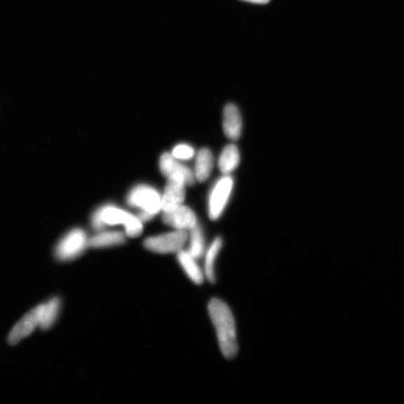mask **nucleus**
<instances>
[{
  "label": "nucleus",
  "instance_id": "1",
  "mask_svg": "<svg viewBox=\"0 0 404 404\" xmlns=\"http://www.w3.org/2000/svg\"><path fill=\"white\" fill-rule=\"evenodd\" d=\"M208 311L217 331L220 350L227 359L238 353L237 330L233 314L226 302L217 298L210 300Z\"/></svg>",
  "mask_w": 404,
  "mask_h": 404
},
{
  "label": "nucleus",
  "instance_id": "2",
  "mask_svg": "<svg viewBox=\"0 0 404 404\" xmlns=\"http://www.w3.org/2000/svg\"><path fill=\"white\" fill-rule=\"evenodd\" d=\"M88 240L86 232L80 229L67 233L55 248V256L60 261H71L80 256L86 247Z\"/></svg>",
  "mask_w": 404,
  "mask_h": 404
},
{
  "label": "nucleus",
  "instance_id": "3",
  "mask_svg": "<svg viewBox=\"0 0 404 404\" xmlns=\"http://www.w3.org/2000/svg\"><path fill=\"white\" fill-rule=\"evenodd\" d=\"M234 184V179L224 175L213 187L208 201V215L212 220H218L227 208Z\"/></svg>",
  "mask_w": 404,
  "mask_h": 404
},
{
  "label": "nucleus",
  "instance_id": "4",
  "mask_svg": "<svg viewBox=\"0 0 404 404\" xmlns=\"http://www.w3.org/2000/svg\"><path fill=\"white\" fill-rule=\"evenodd\" d=\"M188 239L185 230H177L145 240L146 249L156 253L166 254L181 251Z\"/></svg>",
  "mask_w": 404,
  "mask_h": 404
},
{
  "label": "nucleus",
  "instance_id": "5",
  "mask_svg": "<svg viewBox=\"0 0 404 404\" xmlns=\"http://www.w3.org/2000/svg\"><path fill=\"white\" fill-rule=\"evenodd\" d=\"M128 204L140 208L154 216L162 209V197L152 187L140 185L133 188L128 196Z\"/></svg>",
  "mask_w": 404,
  "mask_h": 404
},
{
  "label": "nucleus",
  "instance_id": "6",
  "mask_svg": "<svg viewBox=\"0 0 404 404\" xmlns=\"http://www.w3.org/2000/svg\"><path fill=\"white\" fill-rule=\"evenodd\" d=\"M102 217L107 224H122L126 228V234L130 238H136L143 230L142 222L130 213L110 206L102 207Z\"/></svg>",
  "mask_w": 404,
  "mask_h": 404
},
{
  "label": "nucleus",
  "instance_id": "7",
  "mask_svg": "<svg viewBox=\"0 0 404 404\" xmlns=\"http://www.w3.org/2000/svg\"><path fill=\"white\" fill-rule=\"evenodd\" d=\"M162 173L168 179H175L187 185H193L196 181L195 173L189 168L178 163L173 154L165 153L160 160Z\"/></svg>",
  "mask_w": 404,
  "mask_h": 404
},
{
  "label": "nucleus",
  "instance_id": "8",
  "mask_svg": "<svg viewBox=\"0 0 404 404\" xmlns=\"http://www.w3.org/2000/svg\"><path fill=\"white\" fill-rule=\"evenodd\" d=\"M41 311V305L29 311L18 322L8 335V342L11 345H15L27 338L37 327H39Z\"/></svg>",
  "mask_w": 404,
  "mask_h": 404
},
{
  "label": "nucleus",
  "instance_id": "9",
  "mask_svg": "<svg viewBox=\"0 0 404 404\" xmlns=\"http://www.w3.org/2000/svg\"><path fill=\"white\" fill-rule=\"evenodd\" d=\"M163 220L168 226L177 230L191 229L197 224L194 212L186 206H179L170 211H164Z\"/></svg>",
  "mask_w": 404,
  "mask_h": 404
},
{
  "label": "nucleus",
  "instance_id": "10",
  "mask_svg": "<svg viewBox=\"0 0 404 404\" xmlns=\"http://www.w3.org/2000/svg\"><path fill=\"white\" fill-rule=\"evenodd\" d=\"M223 130L226 136L233 141H237L241 137L243 120L241 112L237 106L229 104L223 109Z\"/></svg>",
  "mask_w": 404,
  "mask_h": 404
},
{
  "label": "nucleus",
  "instance_id": "11",
  "mask_svg": "<svg viewBox=\"0 0 404 404\" xmlns=\"http://www.w3.org/2000/svg\"><path fill=\"white\" fill-rule=\"evenodd\" d=\"M185 184L175 179H168L162 196V210L170 211L181 206L185 198Z\"/></svg>",
  "mask_w": 404,
  "mask_h": 404
},
{
  "label": "nucleus",
  "instance_id": "12",
  "mask_svg": "<svg viewBox=\"0 0 404 404\" xmlns=\"http://www.w3.org/2000/svg\"><path fill=\"white\" fill-rule=\"evenodd\" d=\"M241 162V154L237 145L230 144L222 150L218 161L220 170L229 175L237 168Z\"/></svg>",
  "mask_w": 404,
  "mask_h": 404
},
{
  "label": "nucleus",
  "instance_id": "13",
  "mask_svg": "<svg viewBox=\"0 0 404 404\" xmlns=\"http://www.w3.org/2000/svg\"><path fill=\"white\" fill-rule=\"evenodd\" d=\"M177 260L184 272L194 283L200 285L203 283L205 274L197 264L196 258L191 255L188 251L182 250L177 252Z\"/></svg>",
  "mask_w": 404,
  "mask_h": 404
},
{
  "label": "nucleus",
  "instance_id": "14",
  "mask_svg": "<svg viewBox=\"0 0 404 404\" xmlns=\"http://www.w3.org/2000/svg\"><path fill=\"white\" fill-rule=\"evenodd\" d=\"M215 159L212 152L208 149H201L196 156L195 176L199 182H204L210 177Z\"/></svg>",
  "mask_w": 404,
  "mask_h": 404
},
{
  "label": "nucleus",
  "instance_id": "15",
  "mask_svg": "<svg viewBox=\"0 0 404 404\" xmlns=\"http://www.w3.org/2000/svg\"><path fill=\"white\" fill-rule=\"evenodd\" d=\"M126 242V235L120 231H105L100 232L93 238L88 240V246L93 248H103L121 245Z\"/></svg>",
  "mask_w": 404,
  "mask_h": 404
},
{
  "label": "nucleus",
  "instance_id": "16",
  "mask_svg": "<svg viewBox=\"0 0 404 404\" xmlns=\"http://www.w3.org/2000/svg\"><path fill=\"white\" fill-rule=\"evenodd\" d=\"M61 302L59 298H53L45 304L41 305L39 328L41 330L50 328L58 318Z\"/></svg>",
  "mask_w": 404,
  "mask_h": 404
},
{
  "label": "nucleus",
  "instance_id": "17",
  "mask_svg": "<svg viewBox=\"0 0 404 404\" xmlns=\"http://www.w3.org/2000/svg\"><path fill=\"white\" fill-rule=\"evenodd\" d=\"M222 240L221 238H217L213 241L206 256L205 263V276L209 282L213 283L215 282V262L217 257L222 248Z\"/></svg>",
  "mask_w": 404,
  "mask_h": 404
},
{
  "label": "nucleus",
  "instance_id": "18",
  "mask_svg": "<svg viewBox=\"0 0 404 404\" xmlns=\"http://www.w3.org/2000/svg\"><path fill=\"white\" fill-rule=\"evenodd\" d=\"M189 230L190 242L189 250L187 251L191 255L194 256L197 260V258L203 255L205 251V240L203 234H202L201 229L199 226H198V224Z\"/></svg>",
  "mask_w": 404,
  "mask_h": 404
},
{
  "label": "nucleus",
  "instance_id": "19",
  "mask_svg": "<svg viewBox=\"0 0 404 404\" xmlns=\"http://www.w3.org/2000/svg\"><path fill=\"white\" fill-rule=\"evenodd\" d=\"M194 153V149L191 146L182 144L176 146L173 149V156L176 159L188 160L192 159Z\"/></svg>",
  "mask_w": 404,
  "mask_h": 404
},
{
  "label": "nucleus",
  "instance_id": "20",
  "mask_svg": "<svg viewBox=\"0 0 404 404\" xmlns=\"http://www.w3.org/2000/svg\"><path fill=\"white\" fill-rule=\"evenodd\" d=\"M92 224L93 228L97 231H100L106 227V224L102 217V208H100L94 213Z\"/></svg>",
  "mask_w": 404,
  "mask_h": 404
},
{
  "label": "nucleus",
  "instance_id": "21",
  "mask_svg": "<svg viewBox=\"0 0 404 404\" xmlns=\"http://www.w3.org/2000/svg\"><path fill=\"white\" fill-rule=\"evenodd\" d=\"M153 215H151V213H148V212H145L143 210H141L137 216V217L142 221V222H146V221H149L151 219L153 218Z\"/></svg>",
  "mask_w": 404,
  "mask_h": 404
},
{
  "label": "nucleus",
  "instance_id": "22",
  "mask_svg": "<svg viewBox=\"0 0 404 404\" xmlns=\"http://www.w3.org/2000/svg\"><path fill=\"white\" fill-rule=\"evenodd\" d=\"M243 1L250 2L252 4H267L269 1H271V0H243Z\"/></svg>",
  "mask_w": 404,
  "mask_h": 404
}]
</instances>
